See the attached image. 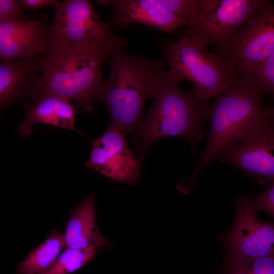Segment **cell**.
Instances as JSON below:
<instances>
[{
	"mask_svg": "<svg viewBox=\"0 0 274 274\" xmlns=\"http://www.w3.org/2000/svg\"><path fill=\"white\" fill-rule=\"evenodd\" d=\"M235 208L230 229L217 235L225 248V261L274 255V224L258 218L247 197H236Z\"/></svg>",
	"mask_w": 274,
	"mask_h": 274,
	"instance_id": "7",
	"label": "cell"
},
{
	"mask_svg": "<svg viewBox=\"0 0 274 274\" xmlns=\"http://www.w3.org/2000/svg\"><path fill=\"white\" fill-rule=\"evenodd\" d=\"M94 204V195L91 193L70 212L63 234L65 248L99 250L112 246L105 239L98 228Z\"/></svg>",
	"mask_w": 274,
	"mask_h": 274,
	"instance_id": "15",
	"label": "cell"
},
{
	"mask_svg": "<svg viewBox=\"0 0 274 274\" xmlns=\"http://www.w3.org/2000/svg\"><path fill=\"white\" fill-rule=\"evenodd\" d=\"M252 200L256 211L266 212L274 218V181Z\"/></svg>",
	"mask_w": 274,
	"mask_h": 274,
	"instance_id": "23",
	"label": "cell"
},
{
	"mask_svg": "<svg viewBox=\"0 0 274 274\" xmlns=\"http://www.w3.org/2000/svg\"><path fill=\"white\" fill-rule=\"evenodd\" d=\"M96 249L77 250L65 248L55 262L47 269L38 274H71L96 256Z\"/></svg>",
	"mask_w": 274,
	"mask_h": 274,
	"instance_id": "18",
	"label": "cell"
},
{
	"mask_svg": "<svg viewBox=\"0 0 274 274\" xmlns=\"http://www.w3.org/2000/svg\"><path fill=\"white\" fill-rule=\"evenodd\" d=\"M31 104H25V117L18 126L19 132L24 136L32 133V126L38 123L52 125L75 130V108L69 100L51 94L37 96Z\"/></svg>",
	"mask_w": 274,
	"mask_h": 274,
	"instance_id": "16",
	"label": "cell"
},
{
	"mask_svg": "<svg viewBox=\"0 0 274 274\" xmlns=\"http://www.w3.org/2000/svg\"><path fill=\"white\" fill-rule=\"evenodd\" d=\"M19 1L0 0V22H17L26 20Z\"/></svg>",
	"mask_w": 274,
	"mask_h": 274,
	"instance_id": "22",
	"label": "cell"
},
{
	"mask_svg": "<svg viewBox=\"0 0 274 274\" xmlns=\"http://www.w3.org/2000/svg\"><path fill=\"white\" fill-rule=\"evenodd\" d=\"M249 75L257 83L262 93L274 97V52Z\"/></svg>",
	"mask_w": 274,
	"mask_h": 274,
	"instance_id": "21",
	"label": "cell"
},
{
	"mask_svg": "<svg viewBox=\"0 0 274 274\" xmlns=\"http://www.w3.org/2000/svg\"><path fill=\"white\" fill-rule=\"evenodd\" d=\"M126 133L110 124L107 130L92 141L85 165L106 177L131 185L140 178L142 160L136 158L129 149Z\"/></svg>",
	"mask_w": 274,
	"mask_h": 274,
	"instance_id": "10",
	"label": "cell"
},
{
	"mask_svg": "<svg viewBox=\"0 0 274 274\" xmlns=\"http://www.w3.org/2000/svg\"><path fill=\"white\" fill-rule=\"evenodd\" d=\"M246 23L216 51L240 78L249 75L274 52V5L267 1Z\"/></svg>",
	"mask_w": 274,
	"mask_h": 274,
	"instance_id": "6",
	"label": "cell"
},
{
	"mask_svg": "<svg viewBox=\"0 0 274 274\" xmlns=\"http://www.w3.org/2000/svg\"><path fill=\"white\" fill-rule=\"evenodd\" d=\"M65 248L63 234L52 230L47 238L16 267V274H38L49 267Z\"/></svg>",
	"mask_w": 274,
	"mask_h": 274,
	"instance_id": "17",
	"label": "cell"
},
{
	"mask_svg": "<svg viewBox=\"0 0 274 274\" xmlns=\"http://www.w3.org/2000/svg\"><path fill=\"white\" fill-rule=\"evenodd\" d=\"M19 2L24 10L27 8L31 9L35 14L37 10L41 7L50 6L56 10L60 5L56 0H20Z\"/></svg>",
	"mask_w": 274,
	"mask_h": 274,
	"instance_id": "24",
	"label": "cell"
},
{
	"mask_svg": "<svg viewBox=\"0 0 274 274\" xmlns=\"http://www.w3.org/2000/svg\"><path fill=\"white\" fill-rule=\"evenodd\" d=\"M262 94L250 75L239 78L221 94L210 108L207 145L191 178L221 152L247 141L268 122L269 108L264 107Z\"/></svg>",
	"mask_w": 274,
	"mask_h": 274,
	"instance_id": "3",
	"label": "cell"
},
{
	"mask_svg": "<svg viewBox=\"0 0 274 274\" xmlns=\"http://www.w3.org/2000/svg\"><path fill=\"white\" fill-rule=\"evenodd\" d=\"M41 19L0 22V58L10 61L44 54L50 45L49 25Z\"/></svg>",
	"mask_w": 274,
	"mask_h": 274,
	"instance_id": "13",
	"label": "cell"
},
{
	"mask_svg": "<svg viewBox=\"0 0 274 274\" xmlns=\"http://www.w3.org/2000/svg\"><path fill=\"white\" fill-rule=\"evenodd\" d=\"M155 97L153 106L137 129L143 141L139 157L142 161L149 146L162 138L182 136L195 145L203 136L202 124L210 115L208 101L181 89L168 78Z\"/></svg>",
	"mask_w": 274,
	"mask_h": 274,
	"instance_id": "5",
	"label": "cell"
},
{
	"mask_svg": "<svg viewBox=\"0 0 274 274\" xmlns=\"http://www.w3.org/2000/svg\"><path fill=\"white\" fill-rule=\"evenodd\" d=\"M116 49L110 56L111 72L101 87L99 99L106 104L111 124L126 134L137 131L146 99L155 96L167 81L162 57L149 60Z\"/></svg>",
	"mask_w": 274,
	"mask_h": 274,
	"instance_id": "2",
	"label": "cell"
},
{
	"mask_svg": "<svg viewBox=\"0 0 274 274\" xmlns=\"http://www.w3.org/2000/svg\"><path fill=\"white\" fill-rule=\"evenodd\" d=\"M171 12L186 21V27L192 24L199 13V0H158Z\"/></svg>",
	"mask_w": 274,
	"mask_h": 274,
	"instance_id": "20",
	"label": "cell"
},
{
	"mask_svg": "<svg viewBox=\"0 0 274 274\" xmlns=\"http://www.w3.org/2000/svg\"><path fill=\"white\" fill-rule=\"evenodd\" d=\"M100 5H110L114 13L111 25L125 28L131 23H139L164 32L174 31L186 21L175 15L158 0H99Z\"/></svg>",
	"mask_w": 274,
	"mask_h": 274,
	"instance_id": "14",
	"label": "cell"
},
{
	"mask_svg": "<svg viewBox=\"0 0 274 274\" xmlns=\"http://www.w3.org/2000/svg\"><path fill=\"white\" fill-rule=\"evenodd\" d=\"M267 0H199L197 18L184 30L223 48Z\"/></svg>",
	"mask_w": 274,
	"mask_h": 274,
	"instance_id": "9",
	"label": "cell"
},
{
	"mask_svg": "<svg viewBox=\"0 0 274 274\" xmlns=\"http://www.w3.org/2000/svg\"><path fill=\"white\" fill-rule=\"evenodd\" d=\"M203 39L184 31L175 43H168L164 50L168 78L178 83L192 82L194 94L208 101L227 90L240 78L235 68L216 55L210 53Z\"/></svg>",
	"mask_w": 274,
	"mask_h": 274,
	"instance_id": "4",
	"label": "cell"
},
{
	"mask_svg": "<svg viewBox=\"0 0 274 274\" xmlns=\"http://www.w3.org/2000/svg\"><path fill=\"white\" fill-rule=\"evenodd\" d=\"M269 112L270 121L274 125V107L272 108H269Z\"/></svg>",
	"mask_w": 274,
	"mask_h": 274,
	"instance_id": "25",
	"label": "cell"
},
{
	"mask_svg": "<svg viewBox=\"0 0 274 274\" xmlns=\"http://www.w3.org/2000/svg\"><path fill=\"white\" fill-rule=\"evenodd\" d=\"M111 25L100 19L89 1L66 0L60 4L49 25V39L67 44L98 42L124 48L126 42L111 32Z\"/></svg>",
	"mask_w": 274,
	"mask_h": 274,
	"instance_id": "8",
	"label": "cell"
},
{
	"mask_svg": "<svg viewBox=\"0 0 274 274\" xmlns=\"http://www.w3.org/2000/svg\"><path fill=\"white\" fill-rule=\"evenodd\" d=\"M225 262L227 274H274V255Z\"/></svg>",
	"mask_w": 274,
	"mask_h": 274,
	"instance_id": "19",
	"label": "cell"
},
{
	"mask_svg": "<svg viewBox=\"0 0 274 274\" xmlns=\"http://www.w3.org/2000/svg\"><path fill=\"white\" fill-rule=\"evenodd\" d=\"M216 159L236 166L260 183L274 181V125L270 118L252 137L221 152Z\"/></svg>",
	"mask_w": 274,
	"mask_h": 274,
	"instance_id": "11",
	"label": "cell"
},
{
	"mask_svg": "<svg viewBox=\"0 0 274 274\" xmlns=\"http://www.w3.org/2000/svg\"><path fill=\"white\" fill-rule=\"evenodd\" d=\"M43 55L0 63L1 110L20 100L33 99L42 85Z\"/></svg>",
	"mask_w": 274,
	"mask_h": 274,
	"instance_id": "12",
	"label": "cell"
},
{
	"mask_svg": "<svg viewBox=\"0 0 274 274\" xmlns=\"http://www.w3.org/2000/svg\"><path fill=\"white\" fill-rule=\"evenodd\" d=\"M118 48L98 42H50L43 54L42 85L38 95L51 94L73 100L87 112H92L93 103L99 99L104 82L103 62Z\"/></svg>",
	"mask_w": 274,
	"mask_h": 274,
	"instance_id": "1",
	"label": "cell"
}]
</instances>
